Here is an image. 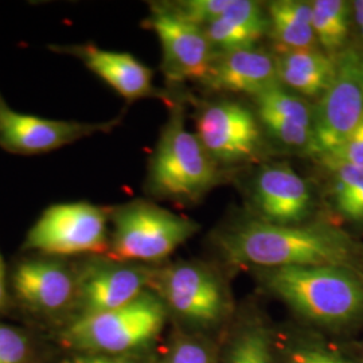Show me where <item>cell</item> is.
I'll use <instances>...</instances> for the list:
<instances>
[{
  "label": "cell",
  "mask_w": 363,
  "mask_h": 363,
  "mask_svg": "<svg viewBox=\"0 0 363 363\" xmlns=\"http://www.w3.org/2000/svg\"><path fill=\"white\" fill-rule=\"evenodd\" d=\"M274 60L279 82L308 99H320L337 76V60L319 48L280 52Z\"/></svg>",
  "instance_id": "cell-18"
},
{
  "label": "cell",
  "mask_w": 363,
  "mask_h": 363,
  "mask_svg": "<svg viewBox=\"0 0 363 363\" xmlns=\"http://www.w3.org/2000/svg\"><path fill=\"white\" fill-rule=\"evenodd\" d=\"M259 113H271L311 127L313 111L301 97L284 91L280 85L269 88L255 97Z\"/></svg>",
  "instance_id": "cell-21"
},
{
  "label": "cell",
  "mask_w": 363,
  "mask_h": 363,
  "mask_svg": "<svg viewBox=\"0 0 363 363\" xmlns=\"http://www.w3.org/2000/svg\"><path fill=\"white\" fill-rule=\"evenodd\" d=\"M218 247L230 264L262 269L358 268L361 257L357 242L337 226L323 222L284 226L247 220L220 233Z\"/></svg>",
  "instance_id": "cell-1"
},
{
  "label": "cell",
  "mask_w": 363,
  "mask_h": 363,
  "mask_svg": "<svg viewBox=\"0 0 363 363\" xmlns=\"http://www.w3.org/2000/svg\"><path fill=\"white\" fill-rule=\"evenodd\" d=\"M277 363H350L339 352L312 337H298L276 347Z\"/></svg>",
  "instance_id": "cell-24"
},
{
  "label": "cell",
  "mask_w": 363,
  "mask_h": 363,
  "mask_svg": "<svg viewBox=\"0 0 363 363\" xmlns=\"http://www.w3.org/2000/svg\"><path fill=\"white\" fill-rule=\"evenodd\" d=\"M27 352L26 337L13 327L0 325V363H23Z\"/></svg>",
  "instance_id": "cell-28"
},
{
  "label": "cell",
  "mask_w": 363,
  "mask_h": 363,
  "mask_svg": "<svg viewBox=\"0 0 363 363\" xmlns=\"http://www.w3.org/2000/svg\"><path fill=\"white\" fill-rule=\"evenodd\" d=\"M156 271L127 262H93L79 273L77 300L81 316L112 311L130 304L154 283Z\"/></svg>",
  "instance_id": "cell-12"
},
{
  "label": "cell",
  "mask_w": 363,
  "mask_h": 363,
  "mask_svg": "<svg viewBox=\"0 0 363 363\" xmlns=\"http://www.w3.org/2000/svg\"><path fill=\"white\" fill-rule=\"evenodd\" d=\"M69 363H133L117 357V355H105V354H88V355H81L74 358L73 361Z\"/></svg>",
  "instance_id": "cell-30"
},
{
  "label": "cell",
  "mask_w": 363,
  "mask_h": 363,
  "mask_svg": "<svg viewBox=\"0 0 363 363\" xmlns=\"http://www.w3.org/2000/svg\"><path fill=\"white\" fill-rule=\"evenodd\" d=\"M154 286L160 298L183 319L195 325L217 323L226 310V292L208 267L182 262L155 272Z\"/></svg>",
  "instance_id": "cell-9"
},
{
  "label": "cell",
  "mask_w": 363,
  "mask_h": 363,
  "mask_svg": "<svg viewBox=\"0 0 363 363\" xmlns=\"http://www.w3.org/2000/svg\"><path fill=\"white\" fill-rule=\"evenodd\" d=\"M108 216L89 202L58 203L46 208L27 233L25 247L50 256L109 252Z\"/></svg>",
  "instance_id": "cell-7"
},
{
  "label": "cell",
  "mask_w": 363,
  "mask_h": 363,
  "mask_svg": "<svg viewBox=\"0 0 363 363\" xmlns=\"http://www.w3.org/2000/svg\"><path fill=\"white\" fill-rule=\"evenodd\" d=\"M362 54L346 49L337 58V76L313 111L311 143L306 154L322 160L335 152L363 117Z\"/></svg>",
  "instance_id": "cell-6"
},
{
  "label": "cell",
  "mask_w": 363,
  "mask_h": 363,
  "mask_svg": "<svg viewBox=\"0 0 363 363\" xmlns=\"http://www.w3.org/2000/svg\"><path fill=\"white\" fill-rule=\"evenodd\" d=\"M333 172V199L337 211L349 218L351 211L363 201V167L339 164L330 167Z\"/></svg>",
  "instance_id": "cell-23"
},
{
  "label": "cell",
  "mask_w": 363,
  "mask_h": 363,
  "mask_svg": "<svg viewBox=\"0 0 363 363\" xmlns=\"http://www.w3.org/2000/svg\"><path fill=\"white\" fill-rule=\"evenodd\" d=\"M255 202L261 220L274 225L304 223L311 214L308 183L286 163L265 166L255 182Z\"/></svg>",
  "instance_id": "cell-13"
},
{
  "label": "cell",
  "mask_w": 363,
  "mask_h": 363,
  "mask_svg": "<svg viewBox=\"0 0 363 363\" xmlns=\"http://www.w3.org/2000/svg\"><path fill=\"white\" fill-rule=\"evenodd\" d=\"M325 169L339 164H351L363 167V117L355 130L351 132L346 142L337 148L335 152L319 160Z\"/></svg>",
  "instance_id": "cell-27"
},
{
  "label": "cell",
  "mask_w": 363,
  "mask_h": 363,
  "mask_svg": "<svg viewBox=\"0 0 363 363\" xmlns=\"http://www.w3.org/2000/svg\"><path fill=\"white\" fill-rule=\"evenodd\" d=\"M217 162L184 127L183 112L174 108L150 163L148 190L178 201H195L220 181Z\"/></svg>",
  "instance_id": "cell-3"
},
{
  "label": "cell",
  "mask_w": 363,
  "mask_h": 363,
  "mask_svg": "<svg viewBox=\"0 0 363 363\" xmlns=\"http://www.w3.org/2000/svg\"><path fill=\"white\" fill-rule=\"evenodd\" d=\"M262 280L276 298L316 325H347L363 313V273L359 268L262 269Z\"/></svg>",
  "instance_id": "cell-2"
},
{
  "label": "cell",
  "mask_w": 363,
  "mask_h": 363,
  "mask_svg": "<svg viewBox=\"0 0 363 363\" xmlns=\"http://www.w3.org/2000/svg\"><path fill=\"white\" fill-rule=\"evenodd\" d=\"M61 52H69L101 78L113 91L128 101L147 97H163L154 85V74L130 52L105 50L93 45L65 46Z\"/></svg>",
  "instance_id": "cell-15"
},
{
  "label": "cell",
  "mask_w": 363,
  "mask_h": 363,
  "mask_svg": "<svg viewBox=\"0 0 363 363\" xmlns=\"http://www.w3.org/2000/svg\"><path fill=\"white\" fill-rule=\"evenodd\" d=\"M352 6L345 0L312 1V27L319 48L335 58L345 52L350 35Z\"/></svg>",
  "instance_id": "cell-20"
},
{
  "label": "cell",
  "mask_w": 363,
  "mask_h": 363,
  "mask_svg": "<svg viewBox=\"0 0 363 363\" xmlns=\"http://www.w3.org/2000/svg\"><path fill=\"white\" fill-rule=\"evenodd\" d=\"M147 25L160 42L162 70L169 82L205 79L216 52L203 27L183 19L166 3L151 7Z\"/></svg>",
  "instance_id": "cell-8"
},
{
  "label": "cell",
  "mask_w": 363,
  "mask_h": 363,
  "mask_svg": "<svg viewBox=\"0 0 363 363\" xmlns=\"http://www.w3.org/2000/svg\"><path fill=\"white\" fill-rule=\"evenodd\" d=\"M361 69H362V76H363V55H362V60H361Z\"/></svg>",
  "instance_id": "cell-33"
},
{
  "label": "cell",
  "mask_w": 363,
  "mask_h": 363,
  "mask_svg": "<svg viewBox=\"0 0 363 363\" xmlns=\"http://www.w3.org/2000/svg\"><path fill=\"white\" fill-rule=\"evenodd\" d=\"M352 6V21L358 28V33L363 39V0H357L351 3Z\"/></svg>",
  "instance_id": "cell-31"
},
{
  "label": "cell",
  "mask_w": 363,
  "mask_h": 363,
  "mask_svg": "<svg viewBox=\"0 0 363 363\" xmlns=\"http://www.w3.org/2000/svg\"><path fill=\"white\" fill-rule=\"evenodd\" d=\"M229 4L230 0H182L169 6L190 23L205 27L218 19Z\"/></svg>",
  "instance_id": "cell-26"
},
{
  "label": "cell",
  "mask_w": 363,
  "mask_h": 363,
  "mask_svg": "<svg viewBox=\"0 0 363 363\" xmlns=\"http://www.w3.org/2000/svg\"><path fill=\"white\" fill-rule=\"evenodd\" d=\"M268 21L271 38L280 52L319 48L312 27V3L301 0L272 1L268 6Z\"/></svg>",
  "instance_id": "cell-19"
},
{
  "label": "cell",
  "mask_w": 363,
  "mask_h": 363,
  "mask_svg": "<svg viewBox=\"0 0 363 363\" xmlns=\"http://www.w3.org/2000/svg\"><path fill=\"white\" fill-rule=\"evenodd\" d=\"M164 320V301L145 291L116 310L81 316L66 330L65 342L89 354L117 355L148 343L159 334Z\"/></svg>",
  "instance_id": "cell-5"
},
{
  "label": "cell",
  "mask_w": 363,
  "mask_h": 363,
  "mask_svg": "<svg viewBox=\"0 0 363 363\" xmlns=\"http://www.w3.org/2000/svg\"><path fill=\"white\" fill-rule=\"evenodd\" d=\"M214 91L245 93L253 97L279 85L276 60L261 49L216 52L202 81Z\"/></svg>",
  "instance_id": "cell-14"
},
{
  "label": "cell",
  "mask_w": 363,
  "mask_h": 363,
  "mask_svg": "<svg viewBox=\"0 0 363 363\" xmlns=\"http://www.w3.org/2000/svg\"><path fill=\"white\" fill-rule=\"evenodd\" d=\"M109 259L155 262L169 257L194 235L199 225L152 202L133 201L113 210Z\"/></svg>",
  "instance_id": "cell-4"
},
{
  "label": "cell",
  "mask_w": 363,
  "mask_h": 363,
  "mask_svg": "<svg viewBox=\"0 0 363 363\" xmlns=\"http://www.w3.org/2000/svg\"><path fill=\"white\" fill-rule=\"evenodd\" d=\"M6 300V273H4V264L0 256V307Z\"/></svg>",
  "instance_id": "cell-32"
},
{
  "label": "cell",
  "mask_w": 363,
  "mask_h": 363,
  "mask_svg": "<svg viewBox=\"0 0 363 363\" xmlns=\"http://www.w3.org/2000/svg\"><path fill=\"white\" fill-rule=\"evenodd\" d=\"M228 363H277L271 337L259 325H250L234 337Z\"/></svg>",
  "instance_id": "cell-22"
},
{
  "label": "cell",
  "mask_w": 363,
  "mask_h": 363,
  "mask_svg": "<svg viewBox=\"0 0 363 363\" xmlns=\"http://www.w3.org/2000/svg\"><path fill=\"white\" fill-rule=\"evenodd\" d=\"M196 138L217 163L250 160L261 148L256 117L244 105L230 101L210 105L199 115Z\"/></svg>",
  "instance_id": "cell-11"
},
{
  "label": "cell",
  "mask_w": 363,
  "mask_h": 363,
  "mask_svg": "<svg viewBox=\"0 0 363 363\" xmlns=\"http://www.w3.org/2000/svg\"><path fill=\"white\" fill-rule=\"evenodd\" d=\"M167 363H213V358L203 345L193 340H183L175 346Z\"/></svg>",
  "instance_id": "cell-29"
},
{
  "label": "cell",
  "mask_w": 363,
  "mask_h": 363,
  "mask_svg": "<svg viewBox=\"0 0 363 363\" xmlns=\"http://www.w3.org/2000/svg\"><path fill=\"white\" fill-rule=\"evenodd\" d=\"M213 49L218 52L252 49L269 31V21L259 3L230 0L218 19L203 27Z\"/></svg>",
  "instance_id": "cell-17"
},
{
  "label": "cell",
  "mask_w": 363,
  "mask_h": 363,
  "mask_svg": "<svg viewBox=\"0 0 363 363\" xmlns=\"http://www.w3.org/2000/svg\"><path fill=\"white\" fill-rule=\"evenodd\" d=\"M108 123H79L27 115L13 109L0 93V147L13 155H39L111 130Z\"/></svg>",
  "instance_id": "cell-10"
},
{
  "label": "cell",
  "mask_w": 363,
  "mask_h": 363,
  "mask_svg": "<svg viewBox=\"0 0 363 363\" xmlns=\"http://www.w3.org/2000/svg\"><path fill=\"white\" fill-rule=\"evenodd\" d=\"M262 124L280 143L303 150L304 154L311 143L312 128L301 125L292 120L274 116L271 113H259Z\"/></svg>",
  "instance_id": "cell-25"
},
{
  "label": "cell",
  "mask_w": 363,
  "mask_h": 363,
  "mask_svg": "<svg viewBox=\"0 0 363 363\" xmlns=\"http://www.w3.org/2000/svg\"><path fill=\"white\" fill-rule=\"evenodd\" d=\"M13 284L18 298L39 311H60L77 298V279L52 259L22 261L15 268Z\"/></svg>",
  "instance_id": "cell-16"
}]
</instances>
